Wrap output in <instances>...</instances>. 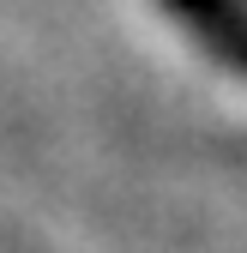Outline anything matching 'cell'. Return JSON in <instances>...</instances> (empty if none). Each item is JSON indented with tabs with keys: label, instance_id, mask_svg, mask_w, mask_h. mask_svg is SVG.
<instances>
[{
	"label": "cell",
	"instance_id": "6da1fadb",
	"mask_svg": "<svg viewBox=\"0 0 247 253\" xmlns=\"http://www.w3.org/2000/svg\"><path fill=\"white\" fill-rule=\"evenodd\" d=\"M163 12L247 79V0H163Z\"/></svg>",
	"mask_w": 247,
	"mask_h": 253
}]
</instances>
